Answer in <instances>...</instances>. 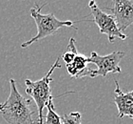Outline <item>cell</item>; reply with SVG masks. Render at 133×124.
Returning a JSON list of instances; mask_svg holds the SVG:
<instances>
[{
	"label": "cell",
	"instance_id": "cell-1",
	"mask_svg": "<svg viewBox=\"0 0 133 124\" xmlns=\"http://www.w3.org/2000/svg\"><path fill=\"white\" fill-rule=\"evenodd\" d=\"M11 92L5 102L0 103V116L9 124H37L33 119L34 112L31 109V100L20 94L15 80L10 79Z\"/></svg>",
	"mask_w": 133,
	"mask_h": 124
},
{
	"label": "cell",
	"instance_id": "cell-2",
	"mask_svg": "<svg viewBox=\"0 0 133 124\" xmlns=\"http://www.w3.org/2000/svg\"><path fill=\"white\" fill-rule=\"evenodd\" d=\"M47 3H45L43 5H38V4H34L32 8L31 9V15L32 17L35 24L37 26V34L33 36L29 41H26L21 44L22 48H27L31 46L34 42H37L43 38H46L48 36H52L56 32L63 27H73V29L77 30V28L73 26V22L70 20H59L56 18L53 14H42L41 11L46 6Z\"/></svg>",
	"mask_w": 133,
	"mask_h": 124
},
{
	"label": "cell",
	"instance_id": "cell-3",
	"mask_svg": "<svg viewBox=\"0 0 133 124\" xmlns=\"http://www.w3.org/2000/svg\"><path fill=\"white\" fill-rule=\"evenodd\" d=\"M61 64L59 62V58L56 59V61L53 63L50 71L47 73L43 78L36 81H32L30 79L25 80V85H26V93L32 97L33 100L36 103V107H37V124H43V110L48 104V102L50 99H54V97L51 96V90H50V82H52L53 79L51 77L53 71L56 68H61Z\"/></svg>",
	"mask_w": 133,
	"mask_h": 124
},
{
	"label": "cell",
	"instance_id": "cell-4",
	"mask_svg": "<svg viewBox=\"0 0 133 124\" xmlns=\"http://www.w3.org/2000/svg\"><path fill=\"white\" fill-rule=\"evenodd\" d=\"M125 52L122 51H114L107 55H100L96 52H91L88 57L89 63H94L97 66L96 70H91L90 77L107 76L108 74H120L122 72L120 62L125 57Z\"/></svg>",
	"mask_w": 133,
	"mask_h": 124
},
{
	"label": "cell",
	"instance_id": "cell-5",
	"mask_svg": "<svg viewBox=\"0 0 133 124\" xmlns=\"http://www.w3.org/2000/svg\"><path fill=\"white\" fill-rule=\"evenodd\" d=\"M89 6L90 11H91V15L93 16V20H89V21H93L99 27L100 33L108 36V41L110 43H113L115 39L125 40L127 38V36L125 33L119 30L116 21H115V18L112 14L104 13L98 7L95 0H90Z\"/></svg>",
	"mask_w": 133,
	"mask_h": 124
},
{
	"label": "cell",
	"instance_id": "cell-6",
	"mask_svg": "<svg viewBox=\"0 0 133 124\" xmlns=\"http://www.w3.org/2000/svg\"><path fill=\"white\" fill-rule=\"evenodd\" d=\"M113 5L107 8L111 11L119 30L124 33L133 24V0H112Z\"/></svg>",
	"mask_w": 133,
	"mask_h": 124
},
{
	"label": "cell",
	"instance_id": "cell-7",
	"mask_svg": "<svg viewBox=\"0 0 133 124\" xmlns=\"http://www.w3.org/2000/svg\"><path fill=\"white\" fill-rule=\"evenodd\" d=\"M114 82V103L118 109V116L120 119L128 116L133 120V91L124 93L120 88L118 81L115 79Z\"/></svg>",
	"mask_w": 133,
	"mask_h": 124
},
{
	"label": "cell",
	"instance_id": "cell-8",
	"mask_svg": "<svg viewBox=\"0 0 133 124\" xmlns=\"http://www.w3.org/2000/svg\"><path fill=\"white\" fill-rule=\"evenodd\" d=\"M88 57L78 52L74 59L66 65V70L69 75L75 78H82L84 76L89 75L91 69L88 67Z\"/></svg>",
	"mask_w": 133,
	"mask_h": 124
},
{
	"label": "cell",
	"instance_id": "cell-9",
	"mask_svg": "<svg viewBox=\"0 0 133 124\" xmlns=\"http://www.w3.org/2000/svg\"><path fill=\"white\" fill-rule=\"evenodd\" d=\"M48 109L47 116L45 117L46 124H62V116L54 111V105H53V99H50L46 105Z\"/></svg>",
	"mask_w": 133,
	"mask_h": 124
},
{
	"label": "cell",
	"instance_id": "cell-10",
	"mask_svg": "<svg viewBox=\"0 0 133 124\" xmlns=\"http://www.w3.org/2000/svg\"><path fill=\"white\" fill-rule=\"evenodd\" d=\"M82 116L79 112H72L62 116V124H82Z\"/></svg>",
	"mask_w": 133,
	"mask_h": 124
}]
</instances>
